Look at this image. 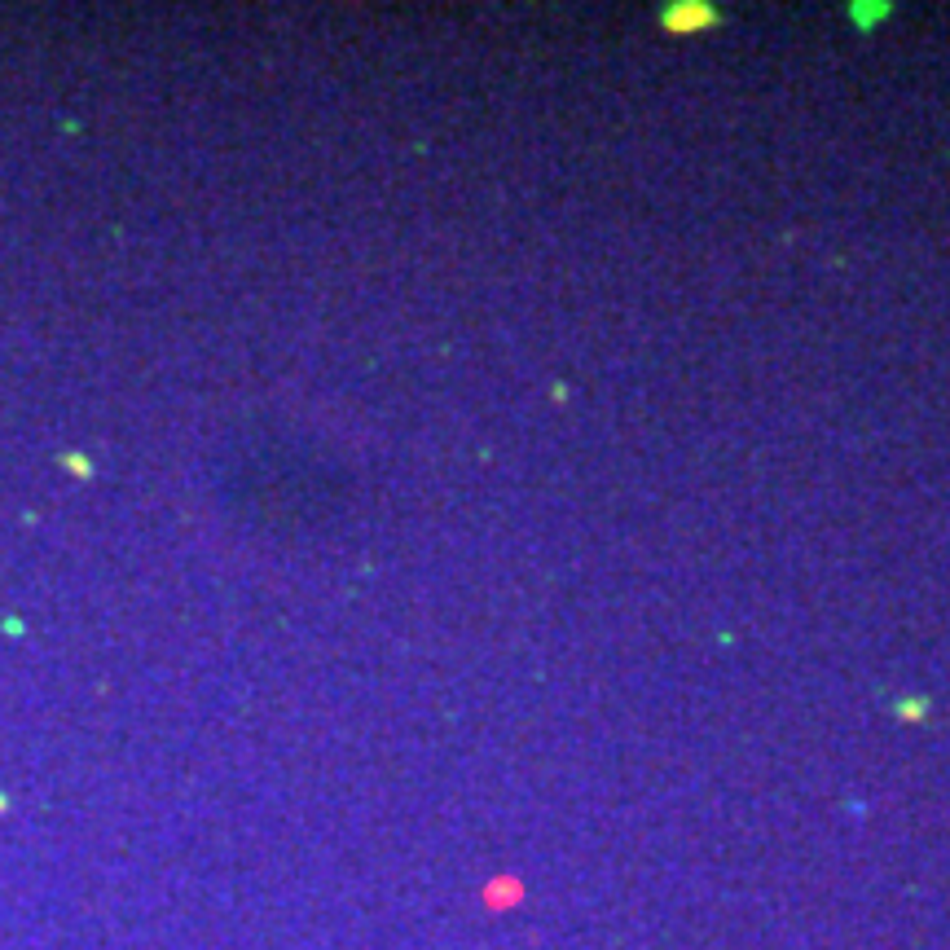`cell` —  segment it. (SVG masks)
I'll use <instances>...</instances> for the list:
<instances>
[{"label": "cell", "mask_w": 950, "mask_h": 950, "mask_svg": "<svg viewBox=\"0 0 950 950\" xmlns=\"http://www.w3.org/2000/svg\"><path fill=\"white\" fill-rule=\"evenodd\" d=\"M58 462H62L66 471H75V480H88V475H93V462H88V458L80 454V449H71V454H62Z\"/></svg>", "instance_id": "1"}]
</instances>
